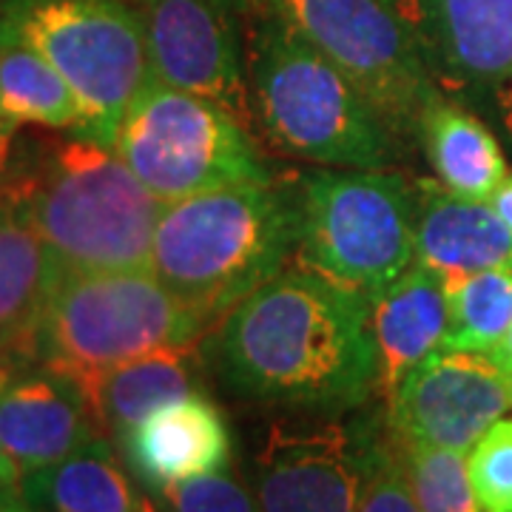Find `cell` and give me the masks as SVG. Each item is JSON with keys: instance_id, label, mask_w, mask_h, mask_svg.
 Here are the masks:
<instances>
[{"instance_id": "obj_1", "label": "cell", "mask_w": 512, "mask_h": 512, "mask_svg": "<svg viewBox=\"0 0 512 512\" xmlns=\"http://www.w3.org/2000/svg\"><path fill=\"white\" fill-rule=\"evenodd\" d=\"M222 382L262 404L345 413L379 393L370 299L313 268H291L222 316Z\"/></svg>"}, {"instance_id": "obj_17", "label": "cell", "mask_w": 512, "mask_h": 512, "mask_svg": "<svg viewBox=\"0 0 512 512\" xmlns=\"http://www.w3.org/2000/svg\"><path fill=\"white\" fill-rule=\"evenodd\" d=\"M63 271L23 205L0 185V350L35 362V333Z\"/></svg>"}, {"instance_id": "obj_6", "label": "cell", "mask_w": 512, "mask_h": 512, "mask_svg": "<svg viewBox=\"0 0 512 512\" xmlns=\"http://www.w3.org/2000/svg\"><path fill=\"white\" fill-rule=\"evenodd\" d=\"M296 200L305 268L370 299L416 265V191L399 174L316 171Z\"/></svg>"}, {"instance_id": "obj_3", "label": "cell", "mask_w": 512, "mask_h": 512, "mask_svg": "<svg viewBox=\"0 0 512 512\" xmlns=\"http://www.w3.org/2000/svg\"><path fill=\"white\" fill-rule=\"evenodd\" d=\"M296 237V191L271 180L225 185L165 202L151 245V271L211 322L285 271Z\"/></svg>"}, {"instance_id": "obj_7", "label": "cell", "mask_w": 512, "mask_h": 512, "mask_svg": "<svg viewBox=\"0 0 512 512\" xmlns=\"http://www.w3.org/2000/svg\"><path fill=\"white\" fill-rule=\"evenodd\" d=\"M0 20L72 86L86 128L114 146L126 111L151 80L146 35L128 0H3Z\"/></svg>"}, {"instance_id": "obj_26", "label": "cell", "mask_w": 512, "mask_h": 512, "mask_svg": "<svg viewBox=\"0 0 512 512\" xmlns=\"http://www.w3.org/2000/svg\"><path fill=\"white\" fill-rule=\"evenodd\" d=\"M160 495L171 512H259L242 478L225 470L168 484Z\"/></svg>"}, {"instance_id": "obj_22", "label": "cell", "mask_w": 512, "mask_h": 512, "mask_svg": "<svg viewBox=\"0 0 512 512\" xmlns=\"http://www.w3.org/2000/svg\"><path fill=\"white\" fill-rule=\"evenodd\" d=\"M0 114L9 123L83 134L86 117L72 86L35 46L0 20Z\"/></svg>"}, {"instance_id": "obj_13", "label": "cell", "mask_w": 512, "mask_h": 512, "mask_svg": "<svg viewBox=\"0 0 512 512\" xmlns=\"http://www.w3.org/2000/svg\"><path fill=\"white\" fill-rule=\"evenodd\" d=\"M447 89H493L512 80V0H384Z\"/></svg>"}, {"instance_id": "obj_18", "label": "cell", "mask_w": 512, "mask_h": 512, "mask_svg": "<svg viewBox=\"0 0 512 512\" xmlns=\"http://www.w3.org/2000/svg\"><path fill=\"white\" fill-rule=\"evenodd\" d=\"M370 325L379 350V393L390 402L407 373L441 350L447 339L450 302L444 282L416 262L370 296Z\"/></svg>"}, {"instance_id": "obj_14", "label": "cell", "mask_w": 512, "mask_h": 512, "mask_svg": "<svg viewBox=\"0 0 512 512\" xmlns=\"http://www.w3.org/2000/svg\"><path fill=\"white\" fill-rule=\"evenodd\" d=\"M106 439L86 390L52 367L23 370L0 393V444L23 476Z\"/></svg>"}, {"instance_id": "obj_10", "label": "cell", "mask_w": 512, "mask_h": 512, "mask_svg": "<svg viewBox=\"0 0 512 512\" xmlns=\"http://www.w3.org/2000/svg\"><path fill=\"white\" fill-rule=\"evenodd\" d=\"M373 439L342 421H271L254 453L259 512H356Z\"/></svg>"}, {"instance_id": "obj_32", "label": "cell", "mask_w": 512, "mask_h": 512, "mask_svg": "<svg viewBox=\"0 0 512 512\" xmlns=\"http://www.w3.org/2000/svg\"><path fill=\"white\" fill-rule=\"evenodd\" d=\"M487 356H490V359H493L495 365L501 367V370L512 373V328H510V333H507V336H504V339H501V342H498V345H495V348L487 353Z\"/></svg>"}, {"instance_id": "obj_16", "label": "cell", "mask_w": 512, "mask_h": 512, "mask_svg": "<svg viewBox=\"0 0 512 512\" xmlns=\"http://www.w3.org/2000/svg\"><path fill=\"white\" fill-rule=\"evenodd\" d=\"M416 262L453 285L464 276L512 265V231L490 202L464 200L421 183L416 197Z\"/></svg>"}, {"instance_id": "obj_19", "label": "cell", "mask_w": 512, "mask_h": 512, "mask_svg": "<svg viewBox=\"0 0 512 512\" xmlns=\"http://www.w3.org/2000/svg\"><path fill=\"white\" fill-rule=\"evenodd\" d=\"M77 384L86 390L103 436L123 441L154 410L200 393V359L194 348L154 350Z\"/></svg>"}, {"instance_id": "obj_12", "label": "cell", "mask_w": 512, "mask_h": 512, "mask_svg": "<svg viewBox=\"0 0 512 512\" xmlns=\"http://www.w3.org/2000/svg\"><path fill=\"white\" fill-rule=\"evenodd\" d=\"M510 407V373L487 353L436 350L390 396L387 430L467 453Z\"/></svg>"}, {"instance_id": "obj_15", "label": "cell", "mask_w": 512, "mask_h": 512, "mask_svg": "<svg viewBox=\"0 0 512 512\" xmlns=\"http://www.w3.org/2000/svg\"><path fill=\"white\" fill-rule=\"evenodd\" d=\"M123 444L134 470L157 490L185 478L220 473L231 461L228 421L202 393L154 410Z\"/></svg>"}, {"instance_id": "obj_24", "label": "cell", "mask_w": 512, "mask_h": 512, "mask_svg": "<svg viewBox=\"0 0 512 512\" xmlns=\"http://www.w3.org/2000/svg\"><path fill=\"white\" fill-rule=\"evenodd\" d=\"M421 512H484L461 450L410 441L387 430Z\"/></svg>"}, {"instance_id": "obj_28", "label": "cell", "mask_w": 512, "mask_h": 512, "mask_svg": "<svg viewBox=\"0 0 512 512\" xmlns=\"http://www.w3.org/2000/svg\"><path fill=\"white\" fill-rule=\"evenodd\" d=\"M15 131H18V126H15V123H9V120L0 114V180H3V177H6V171L12 168Z\"/></svg>"}, {"instance_id": "obj_23", "label": "cell", "mask_w": 512, "mask_h": 512, "mask_svg": "<svg viewBox=\"0 0 512 512\" xmlns=\"http://www.w3.org/2000/svg\"><path fill=\"white\" fill-rule=\"evenodd\" d=\"M447 288L450 328L441 350H490L512 328V265L478 271Z\"/></svg>"}, {"instance_id": "obj_21", "label": "cell", "mask_w": 512, "mask_h": 512, "mask_svg": "<svg viewBox=\"0 0 512 512\" xmlns=\"http://www.w3.org/2000/svg\"><path fill=\"white\" fill-rule=\"evenodd\" d=\"M20 495L32 512H140L143 504L109 439H94L52 467L23 476Z\"/></svg>"}, {"instance_id": "obj_33", "label": "cell", "mask_w": 512, "mask_h": 512, "mask_svg": "<svg viewBox=\"0 0 512 512\" xmlns=\"http://www.w3.org/2000/svg\"><path fill=\"white\" fill-rule=\"evenodd\" d=\"M0 512H32L23 495L15 490H0Z\"/></svg>"}, {"instance_id": "obj_8", "label": "cell", "mask_w": 512, "mask_h": 512, "mask_svg": "<svg viewBox=\"0 0 512 512\" xmlns=\"http://www.w3.org/2000/svg\"><path fill=\"white\" fill-rule=\"evenodd\" d=\"M111 148L163 202L271 180L251 128L214 100L154 77L126 111Z\"/></svg>"}, {"instance_id": "obj_11", "label": "cell", "mask_w": 512, "mask_h": 512, "mask_svg": "<svg viewBox=\"0 0 512 512\" xmlns=\"http://www.w3.org/2000/svg\"><path fill=\"white\" fill-rule=\"evenodd\" d=\"M146 35L151 77L200 94L251 128L242 46L231 0H128Z\"/></svg>"}, {"instance_id": "obj_30", "label": "cell", "mask_w": 512, "mask_h": 512, "mask_svg": "<svg viewBox=\"0 0 512 512\" xmlns=\"http://www.w3.org/2000/svg\"><path fill=\"white\" fill-rule=\"evenodd\" d=\"M20 484H23V473L18 470V464L12 461V456L6 453V447L0 444V490L20 493Z\"/></svg>"}, {"instance_id": "obj_35", "label": "cell", "mask_w": 512, "mask_h": 512, "mask_svg": "<svg viewBox=\"0 0 512 512\" xmlns=\"http://www.w3.org/2000/svg\"><path fill=\"white\" fill-rule=\"evenodd\" d=\"M510 402H512V373H510Z\"/></svg>"}, {"instance_id": "obj_25", "label": "cell", "mask_w": 512, "mask_h": 512, "mask_svg": "<svg viewBox=\"0 0 512 512\" xmlns=\"http://www.w3.org/2000/svg\"><path fill=\"white\" fill-rule=\"evenodd\" d=\"M467 470L484 512H512V419H498L473 444Z\"/></svg>"}, {"instance_id": "obj_34", "label": "cell", "mask_w": 512, "mask_h": 512, "mask_svg": "<svg viewBox=\"0 0 512 512\" xmlns=\"http://www.w3.org/2000/svg\"><path fill=\"white\" fill-rule=\"evenodd\" d=\"M140 512H157V510H154V504H151L148 498H143V504H140Z\"/></svg>"}, {"instance_id": "obj_4", "label": "cell", "mask_w": 512, "mask_h": 512, "mask_svg": "<svg viewBox=\"0 0 512 512\" xmlns=\"http://www.w3.org/2000/svg\"><path fill=\"white\" fill-rule=\"evenodd\" d=\"M254 109L274 146L322 165L382 168L390 126L328 57L276 15H265L251 52Z\"/></svg>"}, {"instance_id": "obj_27", "label": "cell", "mask_w": 512, "mask_h": 512, "mask_svg": "<svg viewBox=\"0 0 512 512\" xmlns=\"http://www.w3.org/2000/svg\"><path fill=\"white\" fill-rule=\"evenodd\" d=\"M356 512H421L387 433H376Z\"/></svg>"}, {"instance_id": "obj_9", "label": "cell", "mask_w": 512, "mask_h": 512, "mask_svg": "<svg viewBox=\"0 0 512 512\" xmlns=\"http://www.w3.org/2000/svg\"><path fill=\"white\" fill-rule=\"evenodd\" d=\"M328 57L393 134H419L439 97L416 37L384 0H256Z\"/></svg>"}, {"instance_id": "obj_20", "label": "cell", "mask_w": 512, "mask_h": 512, "mask_svg": "<svg viewBox=\"0 0 512 512\" xmlns=\"http://www.w3.org/2000/svg\"><path fill=\"white\" fill-rule=\"evenodd\" d=\"M419 137L439 185L456 197L487 202L507 177V160L490 128L441 94L421 114Z\"/></svg>"}, {"instance_id": "obj_31", "label": "cell", "mask_w": 512, "mask_h": 512, "mask_svg": "<svg viewBox=\"0 0 512 512\" xmlns=\"http://www.w3.org/2000/svg\"><path fill=\"white\" fill-rule=\"evenodd\" d=\"M26 362L23 359H18L15 353H6V350H0V393L9 387V384L18 379L20 373L26 370Z\"/></svg>"}, {"instance_id": "obj_5", "label": "cell", "mask_w": 512, "mask_h": 512, "mask_svg": "<svg viewBox=\"0 0 512 512\" xmlns=\"http://www.w3.org/2000/svg\"><path fill=\"white\" fill-rule=\"evenodd\" d=\"M208 319L154 271H63L35 333L37 365L86 382L128 359L194 348Z\"/></svg>"}, {"instance_id": "obj_2", "label": "cell", "mask_w": 512, "mask_h": 512, "mask_svg": "<svg viewBox=\"0 0 512 512\" xmlns=\"http://www.w3.org/2000/svg\"><path fill=\"white\" fill-rule=\"evenodd\" d=\"M0 185L66 271H151L165 202L114 148L83 134L52 140L12 165Z\"/></svg>"}, {"instance_id": "obj_29", "label": "cell", "mask_w": 512, "mask_h": 512, "mask_svg": "<svg viewBox=\"0 0 512 512\" xmlns=\"http://www.w3.org/2000/svg\"><path fill=\"white\" fill-rule=\"evenodd\" d=\"M487 202L493 205L495 214L507 222V228L512 231V174H507V177H504V183L495 188V194Z\"/></svg>"}]
</instances>
